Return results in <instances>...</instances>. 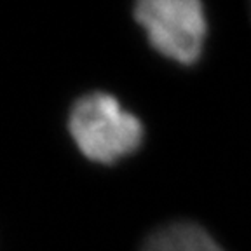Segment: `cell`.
I'll list each match as a JSON object with an SVG mask.
<instances>
[{"label": "cell", "instance_id": "cell-1", "mask_svg": "<svg viewBox=\"0 0 251 251\" xmlns=\"http://www.w3.org/2000/svg\"><path fill=\"white\" fill-rule=\"evenodd\" d=\"M68 129L78 150L100 164H114L133 153L143 140L140 119L101 91L84 94L74 103Z\"/></svg>", "mask_w": 251, "mask_h": 251}, {"label": "cell", "instance_id": "cell-2", "mask_svg": "<svg viewBox=\"0 0 251 251\" xmlns=\"http://www.w3.org/2000/svg\"><path fill=\"white\" fill-rule=\"evenodd\" d=\"M134 18L149 40L166 58L190 65L201 56L206 39V18L197 0H141Z\"/></svg>", "mask_w": 251, "mask_h": 251}, {"label": "cell", "instance_id": "cell-3", "mask_svg": "<svg viewBox=\"0 0 251 251\" xmlns=\"http://www.w3.org/2000/svg\"><path fill=\"white\" fill-rule=\"evenodd\" d=\"M141 251H224V248L199 225L175 222L157 228Z\"/></svg>", "mask_w": 251, "mask_h": 251}]
</instances>
